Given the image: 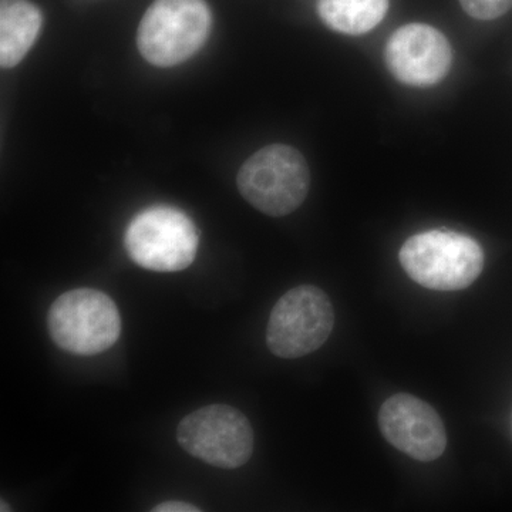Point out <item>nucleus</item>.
Listing matches in <instances>:
<instances>
[{
    "instance_id": "nucleus-1",
    "label": "nucleus",
    "mask_w": 512,
    "mask_h": 512,
    "mask_svg": "<svg viewBox=\"0 0 512 512\" xmlns=\"http://www.w3.org/2000/svg\"><path fill=\"white\" fill-rule=\"evenodd\" d=\"M400 264L416 284L433 291H461L484 269V252L476 239L444 229L421 232L404 242Z\"/></svg>"
},
{
    "instance_id": "nucleus-2",
    "label": "nucleus",
    "mask_w": 512,
    "mask_h": 512,
    "mask_svg": "<svg viewBox=\"0 0 512 512\" xmlns=\"http://www.w3.org/2000/svg\"><path fill=\"white\" fill-rule=\"evenodd\" d=\"M211 29L205 0H154L138 26V50L153 66H177L205 45Z\"/></svg>"
},
{
    "instance_id": "nucleus-3",
    "label": "nucleus",
    "mask_w": 512,
    "mask_h": 512,
    "mask_svg": "<svg viewBox=\"0 0 512 512\" xmlns=\"http://www.w3.org/2000/svg\"><path fill=\"white\" fill-rule=\"evenodd\" d=\"M238 190L269 217H285L298 210L311 187V171L296 148L272 144L261 148L242 164Z\"/></svg>"
},
{
    "instance_id": "nucleus-4",
    "label": "nucleus",
    "mask_w": 512,
    "mask_h": 512,
    "mask_svg": "<svg viewBox=\"0 0 512 512\" xmlns=\"http://www.w3.org/2000/svg\"><path fill=\"white\" fill-rule=\"evenodd\" d=\"M131 261L156 272H178L197 256L200 235L184 211L170 205H153L138 212L124 235Z\"/></svg>"
},
{
    "instance_id": "nucleus-5",
    "label": "nucleus",
    "mask_w": 512,
    "mask_h": 512,
    "mask_svg": "<svg viewBox=\"0 0 512 512\" xmlns=\"http://www.w3.org/2000/svg\"><path fill=\"white\" fill-rule=\"evenodd\" d=\"M47 326L60 349L79 356H94L116 345L121 318L116 303L97 289H73L50 306Z\"/></svg>"
},
{
    "instance_id": "nucleus-6",
    "label": "nucleus",
    "mask_w": 512,
    "mask_h": 512,
    "mask_svg": "<svg viewBox=\"0 0 512 512\" xmlns=\"http://www.w3.org/2000/svg\"><path fill=\"white\" fill-rule=\"evenodd\" d=\"M333 328L335 309L328 293L318 286H296L272 309L266 345L275 356L298 359L322 348Z\"/></svg>"
},
{
    "instance_id": "nucleus-7",
    "label": "nucleus",
    "mask_w": 512,
    "mask_h": 512,
    "mask_svg": "<svg viewBox=\"0 0 512 512\" xmlns=\"http://www.w3.org/2000/svg\"><path fill=\"white\" fill-rule=\"evenodd\" d=\"M177 440L190 456L222 470L245 466L254 453L251 423L228 404H210L185 416Z\"/></svg>"
},
{
    "instance_id": "nucleus-8",
    "label": "nucleus",
    "mask_w": 512,
    "mask_h": 512,
    "mask_svg": "<svg viewBox=\"0 0 512 512\" xmlns=\"http://www.w3.org/2000/svg\"><path fill=\"white\" fill-rule=\"evenodd\" d=\"M384 62L397 82L424 89L436 86L450 72L453 50L440 30L424 23H410L390 37Z\"/></svg>"
},
{
    "instance_id": "nucleus-9",
    "label": "nucleus",
    "mask_w": 512,
    "mask_h": 512,
    "mask_svg": "<svg viewBox=\"0 0 512 512\" xmlns=\"http://www.w3.org/2000/svg\"><path fill=\"white\" fill-rule=\"evenodd\" d=\"M384 439L414 460L430 463L443 456L447 431L439 413L412 394L389 397L379 412Z\"/></svg>"
},
{
    "instance_id": "nucleus-10",
    "label": "nucleus",
    "mask_w": 512,
    "mask_h": 512,
    "mask_svg": "<svg viewBox=\"0 0 512 512\" xmlns=\"http://www.w3.org/2000/svg\"><path fill=\"white\" fill-rule=\"evenodd\" d=\"M42 12L30 0H0V64L18 66L42 30Z\"/></svg>"
},
{
    "instance_id": "nucleus-11",
    "label": "nucleus",
    "mask_w": 512,
    "mask_h": 512,
    "mask_svg": "<svg viewBox=\"0 0 512 512\" xmlns=\"http://www.w3.org/2000/svg\"><path fill=\"white\" fill-rule=\"evenodd\" d=\"M318 13L329 29L360 36L386 18L389 0H318Z\"/></svg>"
},
{
    "instance_id": "nucleus-12",
    "label": "nucleus",
    "mask_w": 512,
    "mask_h": 512,
    "mask_svg": "<svg viewBox=\"0 0 512 512\" xmlns=\"http://www.w3.org/2000/svg\"><path fill=\"white\" fill-rule=\"evenodd\" d=\"M460 5L471 18L494 20L512 9V0H460Z\"/></svg>"
},
{
    "instance_id": "nucleus-13",
    "label": "nucleus",
    "mask_w": 512,
    "mask_h": 512,
    "mask_svg": "<svg viewBox=\"0 0 512 512\" xmlns=\"http://www.w3.org/2000/svg\"><path fill=\"white\" fill-rule=\"evenodd\" d=\"M154 512H198L202 511L201 508L195 507L190 503H184V501H165L156 505L153 508Z\"/></svg>"
},
{
    "instance_id": "nucleus-14",
    "label": "nucleus",
    "mask_w": 512,
    "mask_h": 512,
    "mask_svg": "<svg viewBox=\"0 0 512 512\" xmlns=\"http://www.w3.org/2000/svg\"><path fill=\"white\" fill-rule=\"evenodd\" d=\"M0 511H2V512L10 511L9 505L5 504V501H3V500H2V508H0Z\"/></svg>"
}]
</instances>
